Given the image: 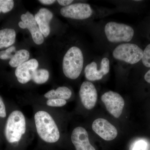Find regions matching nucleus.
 Segmentation results:
<instances>
[{
  "instance_id": "1",
  "label": "nucleus",
  "mask_w": 150,
  "mask_h": 150,
  "mask_svg": "<svg viewBox=\"0 0 150 150\" xmlns=\"http://www.w3.org/2000/svg\"><path fill=\"white\" fill-rule=\"evenodd\" d=\"M34 121L38 136L41 139L48 143H54L60 139L59 128L48 112L40 110L35 113Z\"/></svg>"
},
{
  "instance_id": "2",
  "label": "nucleus",
  "mask_w": 150,
  "mask_h": 150,
  "mask_svg": "<svg viewBox=\"0 0 150 150\" xmlns=\"http://www.w3.org/2000/svg\"><path fill=\"white\" fill-rule=\"evenodd\" d=\"M83 64L82 51L79 47L72 46L69 48L63 58V72L69 79H76L80 75Z\"/></svg>"
},
{
  "instance_id": "3",
  "label": "nucleus",
  "mask_w": 150,
  "mask_h": 150,
  "mask_svg": "<svg viewBox=\"0 0 150 150\" xmlns=\"http://www.w3.org/2000/svg\"><path fill=\"white\" fill-rule=\"evenodd\" d=\"M26 121L23 113L18 110L9 115L5 129L6 139L9 143L19 142L26 131Z\"/></svg>"
},
{
  "instance_id": "4",
  "label": "nucleus",
  "mask_w": 150,
  "mask_h": 150,
  "mask_svg": "<svg viewBox=\"0 0 150 150\" xmlns=\"http://www.w3.org/2000/svg\"><path fill=\"white\" fill-rule=\"evenodd\" d=\"M104 33L108 40L111 43H126L134 37V30L130 25L110 21L105 24Z\"/></svg>"
},
{
  "instance_id": "5",
  "label": "nucleus",
  "mask_w": 150,
  "mask_h": 150,
  "mask_svg": "<svg viewBox=\"0 0 150 150\" xmlns=\"http://www.w3.org/2000/svg\"><path fill=\"white\" fill-rule=\"evenodd\" d=\"M112 56L118 61L133 65L142 60L143 51L134 43H122L114 48Z\"/></svg>"
},
{
  "instance_id": "6",
  "label": "nucleus",
  "mask_w": 150,
  "mask_h": 150,
  "mask_svg": "<svg viewBox=\"0 0 150 150\" xmlns=\"http://www.w3.org/2000/svg\"><path fill=\"white\" fill-rule=\"evenodd\" d=\"M60 12L64 17L83 20L91 17L94 11L88 4L79 3L62 8Z\"/></svg>"
},
{
  "instance_id": "7",
  "label": "nucleus",
  "mask_w": 150,
  "mask_h": 150,
  "mask_svg": "<svg viewBox=\"0 0 150 150\" xmlns=\"http://www.w3.org/2000/svg\"><path fill=\"white\" fill-rule=\"evenodd\" d=\"M108 112L115 118H118L123 112L125 102L122 97L115 92L109 91L105 93L101 97Z\"/></svg>"
},
{
  "instance_id": "8",
  "label": "nucleus",
  "mask_w": 150,
  "mask_h": 150,
  "mask_svg": "<svg viewBox=\"0 0 150 150\" xmlns=\"http://www.w3.org/2000/svg\"><path fill=\"white\" fill-rule=\"evenodd\" d=\"M110 69V61L108 58L105 57L101 60L99 69L95 62L86 65L84 69L85 76L88 81L100 80L109 72Z\"/></svg>"
},
{
  "instance_id": "9",
  "label": "nucleus",
  "mask_w": 150,
  "mask_h": 150,
  "mask_svg": "<svg viewBox=\"0 0 150 150\" xmlns=\"http://www.w3.org/2000/svg\"><path fill=\"white\" fill-rule=\"evenodd\" d=\"M22 21L19 22L18 25L23 29L27 28L29 30L33 40L37 45H40L44 41V37L40 32L35 17L32 14L28 11L21 16Z\"/></svg>"
},
{
  "instance_id": "10",
  "label": "nucleus",
  "mask_w": 150,
  "mask_h": 150,
  "mask_svg": "<svg viewBox=\"0 0 150 150\" xmlns=\"http://www.w3.org/2000/svg\"><path fill=\"white\" fill-rule=\"evenodd\" d=\"M92 129L105 141H112L118 135V131L115 126L103 118H98L95 120L92 124Z\"/></svg>"
},
{
  "instance_id": "11",
  "label": "nucleus",
  "mask_w": 150,
  "mask_h": 150,
  "mask_svg": "<svg viewBox=\"0 0 150 150\" xmlns=\"http://www.w3.org/2000/svg\"><path fill=\"white\" fill-rule=\"evenodd\" d=\"M79 96L84 107L88 110L94 107L97 100V92L93 83L84 81L81 85Z\"/></svg>"
},
{
  "instance_id": "12",
  "label": "nucleus",
  "mask_w": 150,
  "mask_h": 150,
  "mask_svg": "<svg viewBox=\"0 0 150 150\" xmlns=\"http://www.w3.org/2000/svg\"><path fill=\"white\" fill-rule=\"evenodd\" d=\"M38 63L35 59H31L17 67L15 75L20 83L25 84L32 80V76L37 70Z\"/></svg>"
},
{
  "instance_id": "13",
  "label": "nucleus",
  "mask_w": 150,
  "mask_h": 150,
  "mask_svg": "<svg viewBox=\"0 0 150 150\" xmlns=\"http://www.w3.org/2000/svg\"><path fill=\"white\" fill-rule=\"evenodd\" d=\"M71 139L76 150H96L90 143L86 130L83 127H76L73 130Z\"/></svg>"
},
{
  "instance_id": "14",
  "label": "nucleus",
  "mask_w": 150,
  "mask_h": 150,
  "mask_svg": "<svg viewBox=\"0 0 150 150\" xmlns=\"http://www.w3.org/2000/svg\"><path fill=\"white\" fill-rule=\"evenodd\" d=\"M53 17L52 12L46 8H40L34 16L40 32L44 37H47L50 34L49 24Z\"/></svg>"
},
{
  "instance_id": "15",
  "label": "nucleus",
  "mask_w": 150,
  "mask_h": 150,
  "mask_svg": "<svg viewBox=\"0 0 150 150\" xmlns=\"http://www.w3.org/2000/svg\"><path fill=\"white\" fill-rule=\"evenodd\" d=\"M16 33L12 28H5L0 30V49L7 48L15 42Z\"/></svg>"
},
{
  "instance_id": "16",
  "label": "nucleus",
  "mask_w": 150,
  "mask_h": 150,
  "mask_svg": "<svg viewBox=\"0 0 150 150\" xmlns=\"http://www.w3.org/2000/svg\"><path fill=\"white\" fill-rule=\"evenodd\" d=\"M29 57V52L27 50L21 49L16 51L15 54L9 62V64L11 67L17 68L24 62L28 61Z\"/></svg>"
},
{
  "instance_id": "17",
  "label": "nucleus",
  "mask_w": 150,
  "mask_h": 150,
  "mask_svg": "<svg viewBox=\"0 0 150 150\" xmlns=\"http://www.w3.org/2000/svg\"><path fill=\"white\" fill-rule=\"evenodd\" d=\"M49 73L45 69L36 70L32 76V80L35 83L41 84L45 83L49 79Z\"/></svg>"
},
{
  "instance_id": "18",
  "label": "nucleus",
  "mask_w": 150,
  "mask_h": 150,
  "mask_svg": "<svg viewBox=\"0 0 150 150\" xmlns=\"http://www.w3.org/2000/svg\"><path fill=\"white\" fill-rule=\"evenodd\" d=\"M55 98L65 100L69 99L72 95V92L66 86L59 87L54 91Z\"/></svg>"
},
{
  "instance_id": "19",
  "label": "nucleus",
  "mask_w": 150,
  "mask_h": 150,
  "mask_svg": "<svg viewBox=\"0 0 150 150\" xmlns=\"http://www.w3.org/2000/svg\"><path fill=\"white\" fill-rule=\"evenodd\" d=\"M14 7L12 0H0V13H5L10 11Z\"/></svg>"
},
{
  "instance_id": "20",
  "label": "nucleus",
  "mask_w": 150,
  "mask_h": 150,
  "mask_svg": "<svg viewBox=\"0 0 150 150\" xmlns=\"http://www.w3.org/2000/svg\"><path fill=\"white\" fill-rule=\"evenodd\" d=\"M143 65L147 68H150V43L146 47L143 51V56L142 59Z\"/></svg>"
},
{
  "instance_id": "21",
  "label": "nucleus",
  "mask_w": 150,
  "mask_h": 150,
  "mask_svg": "<svg viewBox=\"0 0 150 150\" xmlns=\"http://www.w3.org/2000/svg\"><path fill=\"white\" fill-rule=\"evenodd\" d=\"M66 100L59 98L48 99L46 101V104L50 107H62L67 104Z\"/></svg>"
},
{
  "instance_id": "22",
  "label": "nucleus",
  "mask_w": 150,
  "mask_h": 150,
  "mask_svg": "<svg viewBox=\"0 0 150 150\" xmlns=\"http://www.w3.org/2000/svg\"><path fill=\"white\" fill-rule=\"evenodd\" d=\"M16 48L15 46H11L5 51H0V59L2 60L11 59L13 55L11 54L13 52H15Z\"/></svg>"
},
{
  "instance_id": "23",
  "label": "nucleus",
  "mask_w": 150,
  "mask_h": 150,
  "mask_svg": "<svg viewBox=\"0 0 150 150\" xmlns=\"http://www.w3.org/2000/svg\"><path fill=\"white\" fill-rule=\"evenodd\" d=\"M146 142L143 141H139L135 144L133 150H146Z\"/></svg>"
},
{
  "instance_id": "24",
  "label": "nucleus",
  "mask_w": 150,
  "mask_h": 150,
  "mask_svg": "<svg viewBox=\"0 0 150 150\" xmlns=\"http://www.w3.org/2000/svg\"><path fill=\"white\" fill-rule=\"evenodd\" d=\"M6 116L5 105L4 103L2 98L0 96V117L5 118Z\"/></svg>"
},
{
  "instance_id": "25",
  "label": "nucleus",
  "mask_w": 150,
  "mask_h": 150,
  "mask_svg": "<svg viewBox=\"0 0 150 150\" xmlns=\"http://www.w3.org/2000/svg\"><path fill=\"white\" fill-rule=\"evenodd\" d=\"M73 1H74L73 0H58L57 1V2L60 5L64 6L65 7L70 5Z\"/></svg>"
},
{
  "instance_id": "26",
  "label": "nucleus",
  "mask_w": 150,
  "mask_h": 150,
  "mask_svg": "<svg viewBox=\"0 0 150 150\" xmlns=\"http://www.w3.org/2000/svg\"><path fill=\"white\" fill-rule=\"evenodd\" d=\"M39 1L44 5H51L56 2L55 0H40Z\"/></svg>"
},
{
  "instance_id": "27",
  "label": "nucleus",
  "mask_w": 150,
  "mask_h": 150,
  "mask_svg": "<svg viewBox=\"0 0 150 150\" xmlns=\"http://www.w3.org/2000/svg\"><path fill=\"white\" fill-rule=\"evenodd\" d=\"M144 79L148 83L150 84V69L145 74Z\"/></svg>"
}]
</instances>
